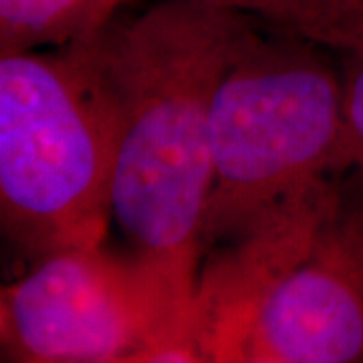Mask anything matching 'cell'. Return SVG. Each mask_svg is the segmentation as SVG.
<instances>
[{
    "mask_svg": "<svg viewBox=\"0 0 363 363\" xmlns=\"http://www.w3.org/2000/svg\"><path fill=\"white\" fill-rule=\"evenodd\" d=\"M250 25V14L206 0H162L79 45L116 105L113 220L194 362L190 311L212 188L210 116Z\"/></svg>",
    "mask_w": 363,
    "mask_h": 363,
    "instance_id": "cell-1",
    "label": "cell"
},
{
    "mask_svg": "<svg viewBox=\"0 0 363 363\" xmlns=\"http://www.w3.org/2000/svg\"><path fill=\"white\" fill-rule=\"evenodd\" d=\"M274 33L248 26L214 95L204 255L350 169L341 75L317 43Z\"/></svg>",
    "mask_w": 363,
    "mask_h": 363,
    "instance_id": "cell-2",
    "label": "cell"
},
{
    "mask_svg": "<svg viewBox=\"0 0 363 363\" xmlns=\"http://www.w3.org/2000/svg\"><path fill=\"white\" fill-rule=\"evenodd\" d=\"M116 150V105L83 47L0 55V220L21 250L104 245Z\"/></svg>",
    "mask_w": 363,
    "mask_h": 363,
    "instance_id": "cell-3",
    "label": "cell"
},
{
    "mask_svg": "<svg viewBox=\"0 0 363 363\" xmlns=\"http://www.w3.org/2000/svg\"><path fill=\"white\" fill-rule=\"evenodd\" d=\"M2 362H194L142 264L104 245L40 257L0 293Z\"/></svg>",
    "mask_w": 363,
    "mask_h": 363,
    "instance_id": "cell-4",
    "label": "cell"
},
{
    "mask_svg": "<svg viewBox=\"0 0 363 363\" xmlns=\"http://www.w3.org/2000/svg\"><path fill=\"white\" fill-rule=\"evenodd\" d=\"M240 362H363V188L339 182L307 257L264 303Z\"/></svg>",
    "mask_w": 363,
    "mask_h": 363,
    "instance_id": "cell-5",
    "label": "cell"
},
{
    "mask_svg": "<svg viewBox=\"0 0 363 363\" xmlns=\"http://www.w3.org/2000/svg\"><path fill=\"white\" fill-rule=\"evenodd\" d=\"M339 176L315 184L250 233L214 248L198 274L190 339L198 362H240L264 303L307 257L333 206Z\"/></svg>",
    "mask_w": 363,
    "mask_h": 363,
    "instance_id": "cell-6",
    "label": "cell"
},
{
    "mask_svg": "<svg viewBox=\"0 0 363 363\" xmlns=\"http://www.w3.org/2000/svg\"><path fill=\"white\" fill-rule=\"evenodd\" d=\"M121 0H0V55L95 39Z\"/></svg>",
    "mask_w": 363,
    "mask_h": 363,
    "instance_id": "cell-7",
    "label": "cell"
},
{
    "mask_svg": "<svg viewBox=\"0 0 363 363\" xmlns=\"http://www.w3.org/2000/svg\"><path fill=\"white\" fill-rule=\"evenodd\" d=\"M272 30L341 52L363 49V0H259L250 11Z\"/></svg>",
    "mask_w": 363,
    "mask_h": 363,
    "instance_id": "cell-8",
    "label": "cell"
},
{
    "mask_svg": "<svg viewBox=\"0 0 363 363\" xmlns=\"http://www.w3.org/2000/svg\"><path fill=\"white\" fill-rule=\"evenodd\" d=\"M343 83V147L347 168L363 174V49L345 52Z\"/></svg>",
    "mask_w": 363,
    "mask_h": 363,
    "instance_id": "cell-9",
    "label": "cell"
},
{
    "mask_svg": "<svg viewBox=\"0 0 363 363\" xmlns=\"http://www.w3.org/2000/svg\"><path fill=\"white\" fill-rule=\"evenodd\" d=\"M206 2H212V4L224 6V9H234V11H240V13L250 14L252 6H255L259 0H206Z\"/></svg>",
    "mask_w": 363,
    "mask_h": 363,
    "instance_id": "cell-10",
    "label": "cell"
}]
</instances>
